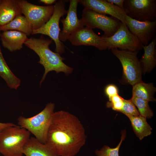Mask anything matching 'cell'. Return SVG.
<instances>
[{
	"label": "cell",
	"mask_w": 156,
	"mask_h": 156,
	"mask_svg": "<svg viewBox=\"0 0 156 156\" xmlns=\"http://www.w3.org/2000/svg\"><path fill=\"white\" fill-rule=\"evenodd\" d=\"M121 135L120 142L116 147L111 148L107 145H104L100 150H96L95 151L96 155L97 156H119L118 153L120 147L126 136L125 130L122 131Z\"/></svg>",
	"instance_id": "obj_24"
},
{
	"label": "cell",
	"mask_w": 156,
	"mask_h": 156,
	"mask_svg": "<svg viewBox=\"0 0 156 156\" xmlns=\"http://www.w3.org/2000/svg\"><path fill=\"white\" fill-rule=\"evenodd\" d=\"M56 0H40L39 1L47 5H51L55 3Z\"/></svg>",
	"instance_id": "obj_30"
},
{
	"label": "cell",
	"mask_w": 156,
	"mask_h": 156,
	"mask_svg": "<svg viewBox=\"0 0 156 156\" xmlns=\"http://www.w3.org/2000/svg\"><path fill=\"white\" fill-rule=\"evenodd\" d=\"M15 30L25 34H31L32 30L29 23L24 16L21 14L16 17L13 20L0 28L1 31Z\"/></svg>",
	"instance_id": "obj_22"
},
{
	"label": "cell",
	"mask_w": 156,
	"mask_h": 156,
	"mask_svg": "<svg viewBox=\"0 0 156 156\" xmlns=\"http://www.w3.org/2000/svg\"><path fill=\"white\" fill-rule=\"evenodd\" d=\"M103 38L109 49L118 48L120 50L138 52L143 49V45L138 38L129 31L126 24L122 23L112 36Z\"/></svg>",
	"instance_id": "obj_8"
},
{
	"label": "cell",
	"mask_w": 156,
	"mask_h": 156,
	"mask_svg": "<svg viewBox=\"0 0 156 156\" xmlns=\"http://www.w3.org/2000/svg\"><path fill=\"white\" fill-rule=\"evenodd\" d=\"M23 152L26 156H59L46 144L33 137H30L26 143Z\"/></svg>",
	"instance_id": "obj_17"
},
{
	"label": "cell",
	"mask_w": 156,
	"mask_h": 156,
	"mask_svg": "<svg viewBox=\"0 0 156 156\" xmlns=\"http://www.w3.org/2000/svg\"><path fill=\"white\" fill-rule=\"evenodd\" d=\"M123 99L122 101L117 102H110L108 101L106 103V106L108 108L111 107L113 110L120 112L123 105Z\"/></svg>",
	"instance_id": "obj_27"
},
{
	"label": "cell",
	"mask_w": 156,
	"mask_h": 156,
	"mask_svg": "<svg viewBox=\"0 0 156 156\" xmlns=\"http://www.w3.org/2000/svg\"><path fill=\"white\" fill-rule=\"evenodd\" d=\"M156 38H153L147 45L143 46L144 53L140 62L144 74L149 73L156 66Z\"/></svg>",
	"instance_id": "obj_18"
},
{
	"label": "cell",
	"mask_w": 156,
	"mask_h": 156,
	"mask_svg": "<svg viewBox=\"0 0 156 156\" xmlns=\"http://www.w3.org/2000/svg\"><path fill=\"white\" fill-rule=\"evenodd\" d=\"M123 9L127 16L135 20H156L155 0H125Z\"/></svg>",
	"instance_id": "obj_10"
},
{
	"label": "cell",
	"mask_w": 156,
	"mask_h": 156,
	"mask_svg": "<svg viewBox=\"0 0 156 156\" xmlns=\"http://www.w3.org/2000/svg\"><path fill=\"white\" fill-rule=\"evenodd\" d=\"M123 103L122 107L120 112L123 114L128 118L140 115L138 109L131 99L126 100L123 99Z\"/></svg>",
	"instance_id": "obj_25"
},
{
	"label": "cell",
	"mask_w": 156,
	"mask_h": 156,
	"mask_svg": "<svg viewBox=\"0 0 156 156\" xmlns=\"http://www.w3.org/2000/svg\"><path fill=\"white\" fill-rule=\"evenodd\" d=\"M84 26L90 29L97 28L104 32L103 38L112 36L120 27L121 22L114 17H109L84 8L82 18Z\"/></svg>",
	"instance_id": "obj_7"
},
{
	"label": "cell",
	"mask_w": 156,
	"mask_h": 156,
	"mask_svg": "<svg viewBox=\"0 0 156 156\" xmlns=\"http://www.w3.org/2000/svg\"><path fill=\"white\" fill-rule=\"evenodd\" d=\"M16 125L12 122L2 123L0 122V133L7 127Z\"/></svg>",
	"instance_id": "obj_29"
},
{
	"label": "cell",
	"mask_w": 156,
	"mask_h": 156,
	"mask_svg": "<svg viewBox=\"0 0 156 156\" xmlns=\"http://www.w3.org/2000/svg\"><path fill=\"white\" fill-rule=\"evenodd\" d=\"M68 40L74 46H94L102 51L107 48V43L103 38L96 34L92 29L83 27L71 34Z\"/></svg>",
	"instance_id": "obj_11"
},
{
	"label": "cell",
	"mask_w": 156,
	"mask_h": 156,
	"mask_svg": "<svg viewBox=\"0 0 156 156\" xmlns=\"http://www.w3.org/2000/svg\"><path fill=\"white\" fill-rule=\"evenodd\" d=\"M131 99L137 108L140 116L146 118H150L153 116V113L148 105L149 102L133 96Z\"/></svg>",
	"instance_id": "obj_23"
},
{
	"label": "cell",
	"mask_w": 156,
	"mask_h": 156,
	"mask_svg": "<svg viewBox=\"0 0 156 156\" xmlns=\"http://www.w3.org/2000/svg\"><path fill=\"white\" fill-rule=\"evenodd\" d=\"M132 86L133 96L142 99L148 102L156 101L154 94L156 91V88L153 86V83H146L142 81Z\"/></svg>",
	"instance_id": "obj_20"
},
{
	"label": "cell",
	"mask_w": 156,
	"mask_h": 156,
	"mask_svg": "<svg viewBox=\"0 0 156 156\" xmlns=\"http://www.w3.org/2000/svg\"><path fill=\"white\" fill-rule=\"evenodd\" d=\"M126 24L143 45H148L153 39L156 30V20L140 21L126 15Z\"/></svg>",
	"instance_id": "obj_12"
},
{
	"label": "cell",
	"mask_w": 156,
	"mask_h": 156,
	"mask_svg": "<svg viewBox=\"0 0 156 156\" xmlns=\"http://www.w3.org/2000/svg\"><path fill=\"white\" fill-rule=\"evenodd\" d=\"M108 2L113 4L123 9V5L125 0H106Z\"/></svg>",
	"instance_id": "obj_28"
},
{
	"label": "cell",
	"mask_w": 156,
	"mask_h": 156,
	"mask_svg": "<svg viewBox=\"0 0 156 156\" xmlns=\"http://www.w3.org/2000/svg\"><path fill=\"white\" fill-rule=\"evenodd\" d=\"M85 129L80 120L69 112H54L45 143L59 156H74L86 144Z\"/></svg>",
	"instance_id": "obj_1"
},
{
	"label": "cell",
	"mask_w": 156,
	"mask_h": 156,
	"mask_svg": "<svg viewBox=\"0 0 156 156\" xmlns=\"http://www.w3.org/2000/svg\"><path fill=\"white\" fill-rule=\"evenodd\" d=\"M31 133L16 125L7 127L0 133V153L4 156H23L24 147Z\"/></svg>",
	"instance_id": "obj_3"
},
{
	"label": "cell",
	"mask_w": 156,
	"mask_h": 156,
	"mask_svg": "<svg viewBox=\"0 0 156 156\" xmlns=\"http://www.w3.org/2000/svg\"><path fill=\"white\" fill-rule=\"evenodd\" d=\"M104 92L106 95L109 99L112 97L118 94V91L117 87L116 85L110 84L106 86Z\"/></svg>",
	"instance_id": "obj_26"
},
{
	"label": "cell",
	"mask_w": 156,
	"mask_h": 156,
	"mask_svg": "<svg viewBox=\"0 0 156 156\" xmlns=\"http://www.w3.org/2000/svg\"><path fill=\"white\" fill-rule=\"evenodd\" d=\"M79 3L84 8L100 14L111 15L126 25L127 15L124 10L106 0H79Z\"/></svg>",
	"instance_id": "obj_14"
},
{
	"label": "cell",
	"mask_w": 156,
	"mask_h": 156,
	"mask_svg": "<svg viewBox=\"0 0 156 156\" xmlns=\"http://www.w3.org/2000/svg\"><path fill=\"white\" fill-rule=\"evenodd\" d=\"M55 107L54 103H49L41 112L32 117L19 116L18 124L33 134L40 142L45 144Z\"/></svg>",
	"instance_id": "obj_4"
},
{
	"label": "cell",
	"mask_w": 156,
	"mask_h": 156,
	"mask_svg": "<svg viewBox=\"0 0 156 156\" xmlns=\"http://www.w3.org/2000/svg\"><path fill=\"white\" fill-rule=\"evenodd\" d=\"M134 132L140 140L150 135L152 129L147 122L146 118L141 116L128 117Z\"/></svg>",
	"instance_id": "obj_21"
},
{
	"label": "cell",
	"mask_w": 156,
	"mask_h": 156,
	"mask_svg": "<svg viewBox=\"0 0 156 156\" xmlns=\"http://www.w3.org/2000/svg\"><path fill=\"white\" fill-rule=\"evenodd\" d=\"M0 37L3 46L12 52L21 50L27 38L25 34L15 30L4 31Z\"/></svg>",
	"instance_id": "obj_15"
},
{
	"label": "cell",
	"mask_w": 156,
	"mask_h": 156,
	"mask_svg": "<svg viewBox=\"0 0 156 156\" xmlns=\"http://www.w3.org/2000/svg\"><path fill=\"white\" fill-rule=\"evenodd\" d=\"M66 1L60 0L54 5L53 14L48 21L39 28L33 30L32 35L41 34L49 36L55 43V52L61 54L65 51V47L59 38L61 31L59 22L61 18L67 14L65 8Z\"/></svg>",
	"instance_id": "obj_6"
},
{
	"label": "cell",
	"mask_w": 156,
	"mask_h": 156,
	"mask_svg": "<svg viewBox=\"0 0 156 156\" xmlns=\"http://www.w3.org/2000/svg\"><path fill=\"white\" fill-rule=\"evenodd\" d=\"M22 14L29 21L32 31L38 29L46 23L52 15L54 5H34L25 0H19Z\"/></svg>",
	"instance_id": "obj_9"
},
{
	"label": "cell",
	"mask_w": 156,
	"mask_h": 156,
	"mask_svg": "<svg viewBox=\"0 0 156 156\" xmlns=\"http://www.w3.org/2000/svg\"><path fill=\"white\" fill-rule=\"evenodd\" d=\"M79 0H70L67 15L65 18L60 20L63 25L59 38L61 42H65L69 36L78 29L84 26L81 19L78 18L77 14V7Z\"/></svg>",
	"instance_id": "obj_13"
},
{
	"label": "cell",
	"mask_w": 156,
	"mask_h": 156,
	"mask_svg": "<svg viewBox=\"0 0 156 156\" xmlns=\"http://www.w3.org/2000/svg\"><path fill=\"white\" fill-rule=\"evenodd\" d=\"M0 76L10 88L16 90L20 86L21 80L14 75L6 63L2 53L0 44Z\"/></svg>",
	"instance_id": "obj_19"
},
{
	"label": "cell",
	"mask_w": 156,
	"mask_h": 156,
	"mask_svg": "<svg viewBox=\"0 0 156 156\" xmlns=\"http://www.w3.org/2000/svg\"><path fill=\"white\" fill-rule=\"evenodd\" d=\"M113 54L119 60L122 68V83L132 86L142 81V66L137 55L138 52L111 49Z\"/></svg>",
	"instance_id": "obj_5"
},
{
	"label": "cell",
	"mask_w": 156,
	"mask_h": 156,
	"mask_svg": "<svg viewBox=\"0 0 156 156\" xmlns=\"http://www.w3.org/2000/svg\"><path fill=\"white\" fill-rule=\"evenodd\" d=\"M53 41L51 39L46 38L42 35L38 38H27L24 43L38 56L40 60L38 62L44 68V72L40 81V85L49 72L54 71L57 73L63 72L68 75L71 74L73 70V68L63 62L64 58L49 48V46Z\"/></svg>",
	"instance_id": "obj_2"
},
{
	"label": "cell",
	"mask_w": 156,
	"mask_h": 156,
	"mask_svg": "<svg viewBox=\"0 0 156 156\" xmlns=\"http://www.w3.org/2000/svg\"><path fill=\"white\" fill-rule=\"evenodd\" d=\"M21 14L18 0H0V28Z\"/></svg>",
	"instance_id": "obj_16"
}]
</instances>
